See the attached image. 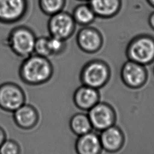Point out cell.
<instances>
[{
  "label": "cell",
  "instance_id": "obj_15",
  "mask_svg": "<svg viewBox=\"0 0 154 154\" xmlns=\"http://www.w3.org/2000/svg\"><path fill=\"white\" fill-rule=\"evenodd\" d=\"M102 149L108 152H116L123 144V135L114 125L99 132Z\"/></svg>",
  "mask_w": 154,
  "mask_h": 154
},
{
  "label": "cell",
  "instance_id": "obj_25",
  "mask_svg": "<svg viewBox=\"0 0 154 154\" xmlns=\"http://www.w3.org/2000/svg\"><path fill=\"white\" fill-rule=\"evenodd\" d=\"M78 1H79L81 2H88V0H76Z\"/></svg>",
  "mask_w": 154,
  "mask_h": 154
},
{
  "label": "cell",
  "instance_id": "obj_20",
  "mask_svg": "<svg viewBox=\"0 0 154 154\" xmlns=\"http://www.w3.org/2000/svg\"><path fill=\"white\" fill-rule=\"evenodd\" d=\"M49 45L51 56L60 55L63 54L66 49V41L49 35Z\"/></svg>",
  "mask_w": 154,
  "mask_h": 154
},
{
  "label": "cell",
  "instance_id": "obj_22",
  "mask_svg": "<svg viewBox=\"0 0 154 154\" xmlns=\"http://www.w3.org/2000/svg\"><path fill=\"white\" fill-rule=\"evenodd\" d=\"M147 22L150 28L154 31V11L149 14L147 18Z\"/></svg>",
  "mask_w": 154,
  "mask_h": 154
},
{
  "label": "cell",
  "instance_id": "obj_17",
  "mask_svg": "<svg viewBox=\"0 0 154 154\" xmlns=\"http://www.w3.org/2000/svg\"><path fill=\"white\" fill-rule=\"evenodd\" d=\"M76 25L81 26L90 25L97 18L87 2L77 5L71 13Z\"/></svg>",
  "mask_w": 154,
  "mask_h": 154
},
{
  "label": "cell",
  "instance_id": "obj_1",
  "mask_svg": "<svg viewBox=\"0 0 154 154\" xmlns=\"http://www.w3.org/2000/svg\"><path fill=\"white\" fill-rule=\"evenodd\" d=\"M54 72L49 58L33 54L23 58L18 69L21 81L30 86H38L49 81Z\"/></svg>",
  "mask_w": 154,
  "mask_h": 154
},
{
  "label": "cell",
  "instance_id": "obj_16",
  "mask_svg": "<svg viewBox=\"0 0 154 154\" xmlns=\"http://www.w3.org/2000/svg\"><path fill=\"white\" fill-rule=\"evenodd\" d=\"M69 127L71 132L76 137L85 134L93 129L87 112L81 111L71 116Z\"/></svg>",
  "mask_w": 154,
  "mask_h": 154
},
{
  "label": "cell",
  "instance_id": "obj_11",
  "mask_svg": "<svg viewBox=\"0 0 154 154\" xmlns=\"http://www.w3.org/2000/svg\"><path fill=\"white\" fill-rule=\"evenodd\" d=\"M121 76L126 85L131 88H138L141 86L146 79L145 67L128 59L122 66Z\"/></svg>",
  "mask_w": 154,
  "mask_h": 154
},
{
  "label": "cell",
  "instance_id": "obj_8",
  "mask_svg": "<svg viewBox=\"0 0 154 154\" xmlns=\"http://www.w3.org/2000/svg\"><path fill=\"white\" fill-rule=\"evenodd\" d=\"M28 10V0H0V23L10 25L20 22Z\"/></svg>",
  "mask_w": 154,
  "mask_h": 154
},
{
  "label": "cell",
  "instance_id": "obj_12",
  "mask_svg": "<svg viewBox=\"0 0 154 154\" xmlns=\"http://www.w3.org/2000/svg\"><path fill=\"white\" fill-rule=\"evenodd\" d=\"M72 99L79 110L87 112L99 102V94L97 89L81 84L75 90Z\"/></svg>",
  "mask_w": 154,
  "mask_h": 154
},
{
  "label": "cell",
  "instance_id": "obj_6",
  "mask_svg": "<svg viewBox=\"0 0 154 154\" xmlns=\"http://www.w3.org/2000/svg\"><path fill=\"white\" fill-rule=\"evenodd\" d=\"M78 48L87 55H93L99 52L104 46V38L100 31L90 25L82 26L76 35Z\"/></svg>",
  "mask_w": 154,
  "mask_h": 154
},
{
  "label": "cell",
  "instance_id": "obj_24",
  "mask_svg": "<svg viewBox=\"0 0 154 154\" xmlns=\"http://www.w3.org/2000/svg\"><path fill=\"white\" fill-rule=\"evenodd\" d=\"M147 3L153 8H154V0H146Z\"/></svg>",
  "mask_w": 154,
  "mask_h": 154
},
{
  "label": "cell",
  "instance_id": "obj_7",
  "mask_svg": "<svg viewBox=\"0 0 154 154\" xmlns=\"http://www.w3.org/2000/svg\"><path fill=\"white\" fill-rule=\"evenodd\" d=\"M25 103L26 94L19 85L13 82L0 84L1 109L12 113Z\"/></svg>",
  "mask_w": 154,
  "mask_h": 154
},
{
  "label": "cell",
  "instance_id": "obj_9",
  "mask_svg": "<svg viewBox=\"0 0 154 154\" xmlns=\"http://www.w3.org/2000/svg\"><path fill=\"white\" fill-rule=\"evenodd\" d=\"M87 114L93 129L97 132L114 125V112L106 103L99 102L87 111Z\"/></svg>",
  "mask_w": 154,
  "mask_h": 154
},
{
  "label": "cell",
  "instance_id": "obj_5",
  "mask_svg": "<svg viewBox=\"0 0 154 154\" xmlns=\"http://www.w3.org/2000/svg\"><path fill=\"white\" fill-rule=\"evenodd\" d=\"M76 28V23L72 14L64 10L49 16L47 23L50 36L66 41L73 36Z\"/></svg>",
  "mask_w": 154,
  "mask_h": 154
},
{
  "label": "cell",
  "instance_id": "obj_23",
  "mask_svg": "<svg viewBox=\"0 0 154 154\" xmlns=\"http://www.w3.org/2000/svg\"><path fill=\"white\" fill-rule=\"evenodd\" d=\"M7 139V134L5 130L0 126V146L4 142V141Z\"/></svg>",
  "mask_w": 154,
  "mask_h": 154
},
{
  "label": "cell",
  "instance_id": "obj_2",
  "mask_svg": "<svg viewBox=\"0 0 154 154\" xmlns=\"http://www.w3.org/2000/svg\"><path fill=\"white\" fill-rule=\"evenodd\" d=\"M36 38L37 36L31 28L20 25L9 31L5 43L14 55L23 59L34 54Z\"/></svg>",
  "mask_w": 154,
  "mask_h": 154
},
{
  "label": "cell",
  "instance_id": "obj_3",
  "mask_svg": "<svg viewBox=\"0 0 154 154\" xmlns=\"http://www.w3.org/2000/svg\"><path fill=\"white\" fill-rule=\"evenodd\" d=\"M128 60L143 66L154 61V37L141 33L133 37L125 46Z\"/></svg>",
  "mask_w": 154,
  "mask_h": 154
},
{
  "label": "cell",
  "instance_id": "obj_10",
  "mask_svg": "<svg viewBox=\"0 0 154 154\" xmlns=\"http://www.w3.org/2000/svg\"><path fill=\"white\" fill-rule=\"evenodd\" d=\"M12 113L14 124L22 130H32L39 122V112L32 105L25 103Z\"/></svg>",
  "mask_w": 154,
  "mask_h": 154
},
{
  "label": "cell",
  "instance_id": "obj_21",
  "mask_svg": "<svg viewBox=\"0 0 154 154\" xmlns=\"http://www.w3.org/2000/svg\"><path fill=\"white\" fill-rule=\"evenodd\" d=\"M20 144L14 140L6 139L0 146V154H21Z\"/></svg>",
  "mask_w": 154,
  "mask_h": 154
},
{
  "label": "cell",
  "instance_id": "obj_13",
  "mask_svg": "<svg viewBox=\"0 0 154 154\" xmlns=\"http://www.w3.org/2000/svg\"><path fill=\"white\" fill-rule=\"evenodd\" d=\"M74 148L76 154H99L102 149L99 132L93 129L77 137Z\"/></svg>",
  "mask_w": 154,
  "mask_h": 154
},
{
  "label": "cell",
  "instance_id": "obj_4",
  "mask_svg": "<svg viewBox=\"0 0 154 154\" xmlns=\"http://www.w3.org/2000/svg\"><path fill=\"white\" fill-rule=\"evenodd\" d=\"M109 76V69L107 63L95 56L82 65L79 80L81 84L98 89L106 83Z\"/></svg>",
  "mask_w": 154,
  "mask_h": 154
},
{
  "label": "cell",
  "instance_id": "obj_18",
  "mask_svg": "<svg viewBox=\"0 0 154 154\" xmlns=\"http://www.w3.org/2000/svg\"><path fill=\"white\" fill-rule=\"evenodd\" d=\"M67 0H38L40 11L49 17L64 10Z\"/></svg>",
  "mask_w": 154,
  "mask_h": 154
},
{
  "label": "cell",
  "instance_id": "obj_19",
  "mask_svg": "<svg viewBox=\"0 0 154 154\" xmlns=\"http://www.w3.org/2000/svg\"><path fill=\"white\" fill-rule=\"evenodd\" d=\"M34 54L48 58L51 56L49 45V37H37L34 44Z\"/></svg>",
  "mask_w": 154,
  "mask_h": 154
},
{
  "label": "cell",
  "instance_id": "obj_14",
  "mask_svg": "<svg viewBox=\"0 0 154 154\" xmlns=\"http://www.w3.org/2000/svg\"><path fill=\"white\" fill-rule=\"evenodd\" d=\"M87 2L96 17L104 19L116 16L122 7V0H88Z\"/></svg>",
  "mask_w": 154,
  "mask_h": 154
}]
</instances>
